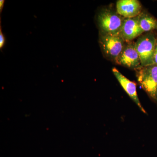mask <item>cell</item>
<instances>
[{
  "instance_id": "6da1fadb",
  "label": "cell",
  "mask_w": 157,
  "mask_h": 157,
  "mask_svg": "<svg viewBox=\"0 0 157 157\" xmlns=\"http://www.w3.org/2000/svg\"><path fill=\"white\" fill-rule=\"evenodd\" d=\"M124 17L109 9H104L98 14L97 21L100 33L119 35Z\"/></svg>"
},
{
  "instance_id": "7a4b0ae2",
  "label": "cell",
  "mask_w": 157,
  "mask_h": 157,
  "mask_svg": "<svg viewBox=\"0 0 157 157\" xmlns=\"http://www.w3.org/2000/svg\"><path fill=\"white\" fill-rule=\"evenodd\" d=\"M136 71L137 81L141 87L157 104V65L142 67Z\"/></svg>"
},
{
  "instance_id": "3957f363",
  "label": "cell",
  "mask_w": 157,
  "mask_h": 157,
  "mask_svg": "<svg viewBox=\"0 0 157 157\" xmlns=\"http://www.w3.org/2000/svg\"><path fill=\"white\" fill-rule=\"evenodd\" d=\"M157 38L151 33L139 37L135 47L140 57L142 67L154 65V55Z\"/></svg>"
},
{
  "instance_id": "277c9868",
  "label": "cell",
  "mask_w": 157,
  "mask_h": 157,
  "mask_svg": "<svg viewBox=\"0 0 157 157\" xmlns=\"http://www.w3.org/2000/svg\"><path fill=\"white\" fill-rule=\"evenodd\" d=\"M99 43L104 55L116 62L123 50L126 42L119 35L100 33Z\"/></svg>"
},
{
  "instance_id": "5b68a950",
  "label": "cell",
  "mask_w": 157,
  "mask_h": 157,
  "mask_svg": "<svg viewBox=\"0 0 157 157\" xmlns=\"http://www.w3.org/2000/svg\"><path fill=\"white\" fill-rule=\"evenodd\" d=\"M118 65L135 70L142 67L140 57L135 47V42H126L123 50L115 62Z\"/></svg>"
},
{
  "instance_id": "8992f818",
  "label": "cell",
  "mask_w": 157,
  "mask_h": 157,
  "mask_svg": "<svg viewBox=\"0 0 157 157\" xmlns=\"http://www.w3.org/2000/svg\"><path fill=\"white\" fill-rule=\"evenodd\" d=\"M112 72L117 78L120 84L128 94L132 101L139 107L140 110L143 113L147 114L146 110L143 108L140 103V100L137 94V85L134 82L131 81L128 78L124 76L116 68L114 67L112 69Z\"/></svg>"
},
{
  "instance_id": "52a82bcc",
  "label": "cell",
  "mask_w": 157,
  "mask_h": 157,
  "mask_svg": "<svg viewBox=\"0 0 157 157\" xmlns=\"http://www.w3.org/2000/svg\"><path fill=\"white\" fill-rule=\"evenodd\" d=\"M144 32L140 28L138 17L124 18L122 25L120 36L125 42H131Z\"/></svg>"
},
{
  "instance_id": "ba28073f",
  "label": "cell",
  "mask_w": 157,
  "mask_h": 157,
  "mask_svg": "<svg viewBox=\"0 0 157 157\" xmlns=\"http://www.w3.org/2000/svg\"><path fill=\"white\" fill-rule=\"evenodd\" d=\"M117 12L124 18L137 17L141 13L142 6L137 0H119L116 4Z\"/></svg>"
},
{
  "instance_id": "9c48e42d",
  "label": "cell",
  "mask_w": 157,
  "mask_h": 157,
  "mask_svg": "<svg viewBox=\"0 0 157 157\" xmlns=\"http://www.w3.org/2000/svg\"><path fill=\"white\" fill-rule=\"evenodd\" d=\"M138 23L144 32L157 30V20L147 13H141L138 16Z\"/></svg>"
},
{
  "instance_id": "30bf717a",
  "label": "cell",
  "mask_w": 157,
  "mask_h": 157,
  "mask_svg": "<svg viewBox=\"0 0 157 157\" xmlns=\"http://www.w3.org/2000/svg\"><path fill=\"white\" fill-rule=\"evenodd\" d=\"M6 39L3 33L2 26L1 25V19L0 20V49L2 50L6 44Z\"/></svg>"
},
{
  "instance_id": "8fae6325",
  "label": "cell",
  "mask_w": 157,
  "mask_h": 157,
  "mask_svg": "<svg viewBox=\"0 0 157 157\" xmlns=\"http://www.w3.org/2000/svg\"><path fill=\"white\" fill-rule=\"evenodd\" d=\"M154 64L157 65V39L155 47L154 55Z\"/></svg>"
},
{
  "instance_id": "7c38bea8",
  "label": "cell",
  "mask_w": 157,
  "mask_h": 157,
  "mask_svg": "<svg viewBox=\"0 0 157 157\" xmlns=\"http://www.w3.org/2000/svg\"><path fill=\"white\" fill-rule=\"evenodd\" d=\"M5 2V1H4V0H1L0 1V14H2V12Z\"/></svg>"
}]
</instances>
